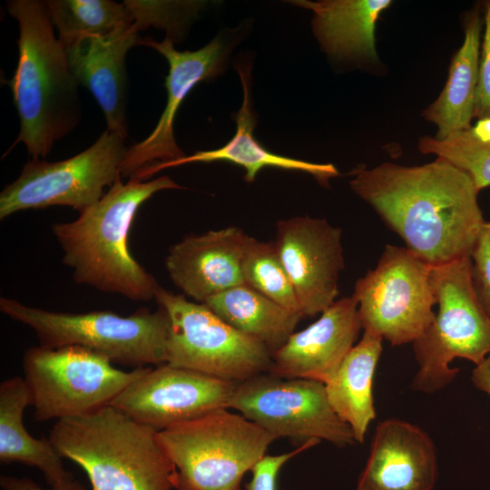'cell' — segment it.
<instances>
[{
  "label": "cell",
  "mask_w": 490,
  "mask_h": 490,
  "mask_svg": "<svg viewBox=\"0 0 490 490\" xmlns=\"http://www.w3.org/2000/svg\"><path fill=\"white\" fill-rule=\"evenodd\" d=\"M472 284L490 318V220L485 221L470 254Z\"/></svg>",
  "instance_id": "f546056e"
},
{
  "label": "cell",
  "mask_w": 490,
  "mask_h": 490,
  "mask_svg": "<svg viewBox=\"0 0 490 490\" xmlns=\"http://www.w3.org/2000/svg\"><path fill=\"white\" fill-rule=\"evenodd\" d=\"M0 311L32 328L39 346L44 348L80 346L134 368L165 363L170 321L161 307L153 312L140 309L122 317L107 310L50 311L1 297Z\"/></svg>",
  "instance_id": "52a82bcc"
},
{
  "label": "cell",
  "mask_w": 490,
  "mask_h": 490,
  "mask_svg": "<svg viewBox=\"0 0 490 490\" xmlns=\"http://www.w3.org/2000/svg\"><path fill=\"white\" fill-rule=\"evenodd\" d=\"M352 191L431 266L470 256L485 223L474 181L444 158L417 166L383 162L351 172Z\"/></svg>",
  "instance_id": "6da1fadb"
},
{
  "label": "cell",
  "mask_w": 490,
  "mask_h": 490,
  "mask_svg": "<svg viewBox=\"0 0 490 490\" xmlns=\"http://www.w3.org/2000/svg\"><path fill=\"white\" fill-rule=\"evenodd\" d=\"M236 70L242 85L243 99L241 106L236 113L237 128L233 137L220 148L196 152L176 161L152 165L141 172L135 178L147 181L166 168L192 162L216 161H226L244 168L246 171L244 180L248 182H252L258 172L264 167H277L307 172L322 185H328L330 179L339 175L338 169L331 163H314L279 155L268 151L255 139L253 130L256 121L252 110L250 64H238Z\"/></svg>",
  "instance_id": "ffe728a7"
},
{
  "label": "cell",
  "mask_w": 490,
  "mask_h": 490,
  "mask_svg": "<svg viewBox=\"0 0 490 490\" xmlns=\"http://www.w3.org/2000/svg\"><path fill=\"white\" fill-rule=\"evenodd\" d=\"M431 268L406 247L387 245L376 268L355 284L352 297L363 331L392 346L416 340L436 316Z\"/></svg>",
  "instance_id": "30bf717a"
},
{
  "label": "cell",
  "mask_w": 490,
  "mask_h": 490,
  "mask_svg": "<svg viewBox=\"0 0 490 490\" xmlns=\"http://www.w3.org/2000/svg\"><path fill=\"white\" fill-rule=\"evenodd\" d=\"M430 276L438 309L413 342L418 368L411 387L423 393L451 384L459 372L450 368L455 358L478 366L490 355V318L472 284L470 256L432 266Z\"/></svg>",
  "instance_id": "8992f818"
},
{
  "label": "cell",
  "mask_w": 490,
  "mask_h": 490,
  "mask_svg": "<svg viewBox=\"0 0 490 490\" xmlns=\"http://www.w3.org/2000/svg\"><path fill=\"white\" fill-rule=\"evenodd\" d=\"M229 408L277 438L301 444L324 439L338 446L356 442L350 426L329 405L325 385L319 381L260 374L236 384Z\"/></svg>",
  "instance_id": "7c38bea8"
},
{
  "label": "cell",
  "mask_w": 490,
  "mask_h": 490,
  "mask_svg": "<svg viewBox=\"0 0 490 490\" xmlns=\"http://www.w3.org/2000/svg\"><path fill=\"white\" fill-rule=\"evenodd\" d=\"M154 299L170 321L165 363L236 383L269 373L271 352L267 347L227 324L203 303L161 286Z\"/></svg>",
  "instance_id": "9c48e42d"
},
{
  "label": "cell",
  "mask_w": 490,
  "mask_h": 490,
  "mask_svg": "<svg viewBox=\"0 0 490 490\" xmlns=\"http://www.w3.org/2000/svg\"><path fill=\"white\" fill-rule=\"evenodd\" d=\"M483 25L479 4L465 15L464 41L451 60L442 92L422 113L426 121L436 125V139H444L471 126L478 84Z\"/></svg>",
  "instance_id": "603a6c76"
},
{
  "label": "cell",
  "mask_w": 490,
  "mask_h": 490,
  "mask_svg": "<svg viewBox=\"0 0 490 490\" xmlns=\"http://www.w3.org/2000/svg\"><path fill=\"white\" fill-rule=\"evenodd\" d=\"M436 447L419 426L400 419L380 422L358 490H432Z\"/></svg>",
  "instance_id": "ac0fdd59"
},
{
  "label": "cell",
  "mask_w": 490,
  "mask_h": 490,
  "mask_svg": "<svg viewBox=\"0 0 490 490\" xmlns=\"http://www.w3.org/2000/svg\"><path fill=\"white\" fill-rule=\"evenodd\" d=\"M485 31L481 41L474 119L490 115V0L481 4Z\"/></svg>",
  "instance_id": "4dcf8cb0"
},
{
  "label": "cell",
  "mask_w": 490,
  "mask_h": 490,
  "mask_svg": "<svg viewBox=\"0 0 490 490\" xmlns=\"http://www.w3.org/2000/svg\"><path fill=\"white\" fill-rule=\"evenodd\" d=\"M274 244L303 317L321 314L338 294L341 230L325 219L297 216L278 221Z\"/></svg>",
  "instance_id": "5bb4252c"
},
{
  "label": "cell",
  "mask_w": 490,
  "mask_h": 490,
  "mask_svg": "<svg viewBox=\"0 0 490 490\" xmlns=\"http://www.w3.org/2000/svg\"><path fill=\"white\" fill-rule=\"evenodd\" d=\"M132 22L104 35H85L66 45L70 71L78 84L86 87L103 110L107 130L126 140L128 124V51L141 38Z\"/></svg>",
  "instance_id": "e0dca14e"
},
{
  "label": "cell",
  "mask_w": 490,
  "mask_h": 490,
  "mask_svg": "<svg viewBox=\"0 0 490 490\" xmlns=\"http://www.w3.org/2000/svg\"><path fill=\"white\" fill-rule=\"evenodd\" d=\"M64 46L85 35H104L132 22L123 4L112 0L44 1Z\"/></svg>",
  "instance_id": "4316f807"
},
{
  "label": "cell",
  "mask_w": 490,
  "mask_h": 490,
  "mask_svg": "<svg viewBox=\"0 0 490 490\" xmlns=\"http://www.w3.org/2000/svg\"><path fill=\"white\" fill-rule=\"evenodd\" d=\"M2 490H58L54 488L44 489L27 477H15L10 475L0 476Z\"/></svg>",
  "instance_id": "836d02e7"
},
{
  "label": "cell",
  "mask_w": 490,
  "mask_h": 490,
  "mask_svg": "<svg viewBox=\"0 0 490 490\" xmlns=\"http://www.w3.org/2000/svg\"><path fill=\"white\" fill-rule=\"evenodd\" d=\"M241 270L245 285L284 308L302 315L293 286L274 242L260 241L247 235Z\"/></svg>",
  "instance_id": "83f0119b"
},
{
  "label": "cell",
  "mask_w": 490,
  "mask_h": 490,
  "mask_svg": "<svg viewBox=\"0 0 490 490\" xmlns=\"http://www.w3.org/2000/svg\"><path fill=\"white\" fill-rule=\"evenodd\" d=\"M30 406L24 377H13L0 384V461L23 463L35 466L44 475L51 488L87 490L62 462L49 438L33 437L23 424L24 411Z\"/></svg>",
  "instance_id": "7402d4cb"
},
{
  "label": "cell",
  "mask_w": 490,
  "mask_h": 490,
  "mask_svg": "<svg viewBox=\"0 0 490 490\" xmlns=\"http://www.w3.org/2000/svg\"><path fill=\"white\" fill-rule=\"evenodd\" d=\"M203 304L235 329L261 342L271 353L286 343L304 318L245 284L217 294Z\"/></svg>",
  "instance_id": "d4e9b609"
},
{
  "label": "cell",
  "mask_w": 490,
  "mask_h": 490,
  "mask_svg": "<svg viewBox=\"0 0 490 490\" xmlns=\"http://www.w3.org/2000/svg\"><path fill=\"white\" fill-rule=\"evenodd\" d=\"M149 367L118 369L106 357L80 346L30 347L24 380L37 421L83 416L110 406Z\"/></svg>",
  "instance_id": "ba28073f"
},
{
  "label": "cell",
  "mask_w": 490,
  "mask_h": 490,
  "mask_svg": "<svg viewBox=\"0 0 490 490\" xmlns=\"http://www.w3.org/2000/svg\"><path fill=\"white\" fill-rule=\"evenodd\" d=\"M121 178L77 219L54 223L52 231L77 283L132 300H149L160 285L131 254L129 231L143 202L158 191L181 186L169 176L150 181L132 177L126 183Z\"/></svg>",
  "instance_id": "7a4b0ae2"
},
{
  "label": "cell",
  "mask_w": 490,
  "mask_h": 490,
  "mask_svg": "<svg viewBox=\"0 0 490 490\" xmlns=\"http://www.w3.org/2000/svg\"><path fill=\"white\" fill-rule=\"evenodd\" d=\"M471 380L480 391L490 397V355L473 369Z\"/></svg>",
  "instance_id": "d6a6232c"
},
{
  "label": "cell",
  "mask_w": 490,
  "mask_h": 490,
  "mask_svg": "<svg viewBox=\"0 0 490 490\" xmlns=\"http://www.w3.org/2000/svg\"><path fill=\"white\" fill-rule=\"evenodd\" d=\"M313 12L312 27L322 49L339 61L376 63V27L390 0H295Z\"/></svg>",
  "instance_id": "44dd1931"
},
{
  "label": "cell",
  "mask_w": 490,
  "mask_h": 490,
  "mask_svg": "<svg viewBox=\"0 0 490 490\" xmlns=\"http://www.w3.org/2000/svg\"><path fill=\"white\" fill-rule=\"evenodd\" d=\"M418 150L444 158L466 172L479 191L490 186V115L444 139L423 136Z\"/></svg>",
  "instance_id": "484cf974"
},
{
  "label": "cell",
  "mask_w": 490,
  "mask_h": 490,
  "mask_svg": "<svg viewBox=\"0 0 490 490\" xmlns=\"http://www.w3.org/2000/svg\"><path fill=\"white\" fill-rule=\"evenodd\" d=\"M157 432L107 406L56 420L48 438L85 471L92 490H172L176 468Z\"/></svg>",
  "instance_id": "277c9868"
},
{
  "label": "cell",
  "mask_w": 490,
  "mask_h": 490,
  "mask_svg": "<svg viewBox=\"0 0 490 490\" xmlns=\"http://www.w3.org/2000/svg\"><path fill=\"white\" fill-rule=\"evenodd\" d=\"M140 44L158 51L169 64L165 78L167 103L153 131L142 142L128 148L121 165L122 177H134L143 170L159 163H167L184 157L173 133L175 115L188 93L196 84L220 75L225 65L229 47L217 36L197 51H177L165 38L157 42L152 37L140 40Z\"/></svg>",
  "instance_id": "9a60e30c"
},
{
  "label": "cell",
  "mask_w": 490,
  "mask_h": 490,
  "mask_svg": "<svg viewBox=\"0 0 490 490\" xmlns=\"http://www.w3.org/2000/svg\"><path fill=\"white\" fill-rule=\"evenodd\" d=\"M125 139L105 130L83 152L59 162L32 159L0 193V219L21 211L68 206L80 212L95 204L121 176Z\"/></svg>",
  "instance_id": "8fae6325"
},
{
  "label": "cell",
  "mask_w": 490,
  "mask_h": 490,
  "mask_svg": "<svg viewBox=\"0 0 490 490\" xmlns=\"http://www.w3.org/2000/svg\"><path fill=\"white\" fill-rule=\"evenodd\" d=\"M320 440L311 439L291 452L278 456H264L251 469L252 479L246 490H276L277 477L282 466L302 451L317 445Z\"/></svg>",
  "instance_id": "1f68e13d"
},
{
  "label": "cell",
  "mask_w": 490,
  "mask_h": 490,
  "mask_svg": "<svg viewBox=\"0 0 490 490\" xmlns=\"http://www.w3.org/2000/svg\"><path fill=\"white\" fill-rule=\"evenodd\" d=\"M122 4L138 32L150 26L162 29L166 38L175 44L184 38L206 2L125 0Z\"/></svg>",
  "instance_id": "f1b7e54d"
},
{
  "label": "cell",
  "mask_w": 490,
  "mask_h": 490,
  "mask_svg": "<svg viewBox=\"0 0 490 490\" xmlns=\"http://www.w3.org/2000/svg\"><path fill=\"white\" fill-rule=\"evenodd\" d=\"M246 234L228 227L191 234L172 245L166 269L172 282L199 303L242 285V256Z\"/></svg>",
  "instance_id": "d6986e66"
},
{
  "label": "cell",
  "mask_w": 490,
  "mask_h": 490,
  "mask_svg": "<svg viewBox=\"0 0 490 490\" xmlns=\"http://www.w3.org/2000/svg\"><path fill=\"white\" fill-rule=\"evenodd\" d=\"M236 382L167 363L149 368L110 406L156 431L229 408Z\"/></svg>",
  "instance_id": "4fadbf2b"
},
{
  "label": "cell",
  "mask_w": 490,
  "mask_h": 490,
  "mask_svg": "<svg viewBox=\"0 0 490 490\" xmlns=\"http://www.w3.org/2000/svg\"><path fill=\"white\" fill-rule=\"evenodd\" d=\"M7 10L19 26L17 67L7 82L20 119L13 146L24 142L33 159H41L78 124V83L44 1L11 0Z\"/></svg>",
  "instance_id": "3957f363"
},
{
  "label": "cell",
  "mask_w": 490,
  "mask_h": 490,
  "mask_svg": "<svg viewBox=\"0 0 490 490\" xmlns=\"http://www.w3.org/2000/svg\"><path fill=\"white\" fill-rule=\"evenodd\" d=\"M157 437L175 466V490H240L243 475L277 439L227 408L158 431Z\"/></svg>",
  "instance_id": "5b68a950"
},
{
  "label": "cell",
  "mask_w": 490,
  "mask_h": 490,
  "mask_svg": "<svg viewBox=\"0 0 490 490\" xmlns=\"http://www.w3.org/2000/svg\"><path fill=\"white\" fill-rule=\"evenodd\" d=\"M362 328L352 296L336 300L306 328L294 332L271 353L269 373L325 384L354 347Z\"/></svg>",
  "instance_id": "2e32d148"
},
{
  "label": "cell",
  "mask_w": 490,
  "mask_h": 490,
  "mask_svg": "<svg viewBox=\"0 0 490 490\" xmlns=\"http://www.w3.org/2000/svg\"><path fill=\"white\" fill-rule=\"evenodd\" d=\"M382 341L379 335L364 330L362 338L324 384L329 405L350 426L358 443L364 442L367 429L376 417L372 387Z\"/></svg>",
  "instance_id": "cb8c5ba5"
}]
</instances>
